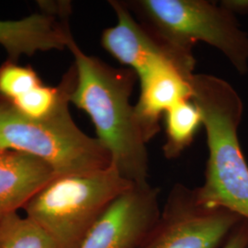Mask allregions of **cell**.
<instances>
[{
  "mask_svg": "<svg viewBox=\"0 0 248 248\" xmlns=\"http://www.w3.org/2000/svg\"><path fill=\"white\" fill-rule=\"evenodd\" d=\"M220 5L233 15L248 13V0H224Z\"/></svg>",
  "mask_w": 248,
  "mask_h": 248,
  "instance_id": "17",
  "label": "cell"
},
{
  "mask_svg": "<svg viewBox=\"0 0 248 248\" xmlns=\"http://www.w3.org/2000/svg\"><path fill=\"white\" fill-rule=\"evenodd\" d=\"M73 38L65 21L50 11L35 13L18 20H0V45L11 61L38 52L63 50Z\"/></svg>",
  "mask_w": 248,
  "mask_h": 248,
  "instance_id": "11",
  "label": "cell"
},
{
  "mask_svg": "<svg viewBox=\"0 0 248 248\" xmlns=\"http://www.w3.org/2000/svg\"></svg>",
  "mask_w": 248,
  "mask_h": 248,
  "instance_id": "19",
  "label": "cell"
},
{
  "mask_svg": "<svg viewBox=\"0 0 248 248\" xmlns=\"http://www.w3.org/2000/svg\"><path fill=\"white\" fill-rule=\"evenodd\" d=\"M77 70L72 104L89 116L97 138L108 151L112 167L133 185L148 184L149 156L134 106L130 98L137 79L129 68H115L84 53L71 38Z\"/></svg>",
  "mask_w": 248,
  "mask_h": 248,
  "instance_id": "1",
  "label": "cell"
},
{
  "mask_svg": "<svg viewBox=\"0 0 248 248\" xmlns=\"http://www.w3.org/2000/svg\"><path fill=\"white\" fill-rule=\"evenodd\" d=\"M77 83L73 64L63 76L60 95L50 113L30 118L0 96V149L24 152L48 164L57 176L91 173L112 166L111 156L98 138L80 130L69 104Z\"/></svg>",
  "mask_w": 248,
  "mask_h": 248,
  "instance_id": "3",
  "label": "cell"
},
{
  "mask_svg": "<svg viewBox=\"0 0 248 248\" xmlns=\"http://www.w3.org/2000/svg\"><path fill=\"white\" fill-rule=\"evenodd\" d=\"M193 75L186 74L174 62H164L138 78L141 90L134 108L146 142L159 133L160 119L170 108L192 99L190 78Z\"/></svg>",
  "mask_w": 248,
  "mask_h": 248,
  "instance_id": "9",
  "label": "cell"
},
{
  "mask_svg": "<svg viewBox=\"0 0 248 248\" xmlns=\"http://www.w3.org/2000/svg\"><path fill=\"white\" fill-rule=\"evenodd\" d=\"M167 139L163 153L167 159L178 158L193 142L202 126L201 110L192 99L183 100L170 108L165 113Z\"/></svg>",
  "mask_w": 248,
  "mask_h": 248,
  "instance_id": "12",
  "label": "cell"
},
{
  "mask_svg": "<svg viewBox=\"0 0 248 248\" xmlns=\"http://www.w3.org/2000/svg\"><path fill=\"white\" fill-rule=\"evenodd\" d=\"M2 221V220H1ZM1 221H0V239H1V233H2V224H1Z\"/></svg>",
  "mask_w": 248,
  "mask_h": 248,
  "instance_id": "18",
  "label": "cell"
},
{
  "mask_svg": "<svg viewBox=\"0 0 248 248\" xmlns=\"http://www.w3.org/2000/svg\"><path fill=\"white\" fill-rule=\"evenodd\" d=\"M42 85L37 73L28 66L6 62L0 67V96L9 101Z\"/></svg>",
  "mask_w": 248,
  "mask_h": 248,
  "instance_id": "14",
  "label": "cell"
},
{
  "mask_svg": "<svg viewBox=\"0 0 248 248\" xmlns=\"http://www.w3.org/2000/svg\"><path fill=\"white\" fill-rule=\"evenodd\" d=\"M141 23L164 41L193 52L197 43L211 45L241 75L248 72V34L235 15L206 0L124 1Z\"/></svg>",
  "mask_w": 248,
  "mask_h": 248,
  "instance_id": "5",
  "label": "cell"
},
{
  "mask_svg": "<svg viewBox=\"0 0 248 248\" xmlns=\"http://www.w3.org/2000/svg\"><path fill=\"white\" fill-rule=\"evenodd\" d=\"M248 222L242 220L231 232L220 248H248Z\"/></svg>",
  "mask_w": 248,
  "mask_h": 248,
  "instance_id": "16",
  "label": "cell"
},
{
  "mask_svg": "<svg viewBox=\"0 0 248 248\" xmlns=\"http://www.w3.org/2000/svg\"><path fill=\"white\" fill-rule=\"evenodd\" d=\"M117 23L106 29L101 45L116 60L141 77L161 62L177 64L188 75H193L196 60L193 52L169 45L133 16L124 1H109Z\"/></svg>",
  "mask_w": 248,
  "mask_h": 248,
  "instance_id": "7",
  "label": "cell"
},
{
  "mask_svg": "<svg viewBox=\"0 0 248 248\" xmlns=\"http://www.w3.org/2000/svg\"><path fill=\"white\" fill-rule=\"evenodd\" d=\"M56 176L48 164L31 155L0 149V221L23 209Z\"/></svg>",
  "mask_w": 248,
  "mask_h": 248,
  "instance_id": "10",
  "label": "cell"
},
{
  "mask_svg": "<svg viewBox=\"0 0 248 248\" xmlns=\"http://www.w3.org/2000/svg\"><path fill=\"white\" fill-rule=\"evenodd\" d=\"M242 220L201 202L196 188L177 183L139 248H220Z\"/></svg>",
  "mask_w": 248,
  "mask_h": 248,
  "instance_id": "6",
  "label": "cell"
},
{
  "mask_svg": "<svg viewBox=\"0 0 248 248\" xmlns=\"http://www.w3.org/2000/svg\"><path fill=\"white\" fill-rule=\"evenodd\" d=\"M59 95V85L53 88L42 84L10 102L21 114L30 118H40L52 111Z\"/></svg>",
  "mask_w": 248,
  "mask_h": 248,
  "instance_id": "15",
  "label": "cell"
},
{
  "mask_svg": "<svg viewBox=\"0 0 248 248\" xmlns=\"http://www.w3.org/2000/svg\"><path fill=\"white\" fill-rule=\"evenodd\" d=\"M114 167L56 176L23 208L58 248H80L109 206L133 186Z\"/></svg>",
  "mask_w": 248,
  "mask_h": 248,
  "instance_id": "4",
  "label": "cell"
},
{
  "mask_svg": "<svg viewBox=\"0 0 248 248\" xmlns=\"http://www.w3.org/2000/svg\"><path fill=\"white\" fill-rule=\"evenodd\" d=\"M190 85L209 150L197 195L206 205L228 210L248 222V164L238 136L243 100L230 83L215 76L194 74Z\"/></svg>",
  "mask_w": 248,
  "mask_h": 248,
  "instance_id": "2",
  "label": "cell"
},
{
  "mask_svg": "<svg viewBox=\"0 0 248 248\" xmlns=\"http://www.w3.org/2000/svg\"><path fill=\"white\" fill-rule=\"evenodd\" d=\"M1 224L0 248H58L48 233L26 216L12 213Z\"/></svg>",
  "mask_w": 248,
  "mask_h": 248,
  "instance_id": "13",
  "label": "cell"
},
{
  "mask_svg": "<svg viewBox=\"0 0 248 248\" xmlns=\"http://www.w3.org/2000/svg\"><path fill=\"white\" fill-rule=\"evenodd\" d=\"M160 212L158 187L133 185L109 206L80 248H139Z\"/></svg>",
  "mask_w": 248,
  "mask_h": 248,
  "instance_id": "8",
  "label": "cell"
}]
</instances>
